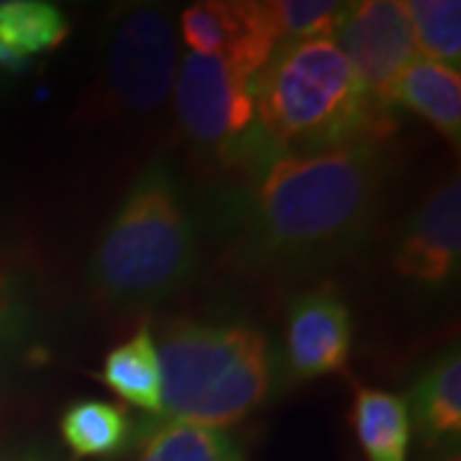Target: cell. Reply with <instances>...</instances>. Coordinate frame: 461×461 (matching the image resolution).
Returning a JSON list of instances; mask_svg holds the SVG:
<instances>
[{
	"label": "cell",
	"mask_w": 461,
	"mask_h": 461,
	"mask_svg": "<svg viewBox=\"0 0 461 461\" xmlns=\"http://www.w3.org/2000/svg\"><path fill=\"white\" fill-rule=\"evenodd\" d=\"M387 182V141L285 154L236 198L226 259L236 272L262 280L303 277L344 262L375 229Z\"/></svg>",
	"instance_id": "cell-1"
},
{
	"label": "cell",
	"mask_w": 461,
	"mask_h": 461,
	"mask_svg": "<svg viewBox=\"0 0 461 461\" xmlns=\"http://www.w3.org/2000/svg\"><path fill=\"white\" fill-rule=\"evenodd\" d=\"M198 264V221L172 165L159 157L144 167L103 226L85 280L103 308L141 311L182 293Z\"/></svg>",
	"instance_id": "cell-2"
},
{
	"label": "cell",
	"mask_w": 461,
	"mask_h": 461,
	"mask_svg": "<svg viewBox=\"0 0 461 461\" xmlns=\"http://www.w3.org/2000/svg\"><path fill=\"white\" fill-rule=\"evenodd\" d=\"M257 123L275 151L308 154L354 141H390L382 108L333 39L280 44L254 80Z\"/></svg>",
	"instance_id": "cell-3"
},
{
	"label": "cell",
	"mask_w": 461,
	"mask_h": 461,
	"mask_svg": "<svg viewBox=\"0 0 461 461\" xmlns=\"http://www.w3.org/2000/svg\"><path fill=\"white\" fill-rule=\"evenodd\" d=\"M154 344L165 420L223 430L259 411L277 379L269 336L249 321L169 318Z\"/></svg>",
	"instance_id": "cell-4"
},
{
	"label": "cell",
	"mask_w": 461,
	"mask_h": 461,
	"mask_svg": "<svg viewBox=\"0 0 461 461\" xmlns=\"http://www.w3.org/2000/svg\"><path fill=\"white\" fill-rule=\"evenodd\" d=\"M177 67V32L165 8L123 11L108 29L98 75L75 108V121L108 126L157 113L172 98Z\"/></svg>",
	"instance_id": "cell-5"
},
{
	"label": "cell",
	"mask_w": 461,
	"mask_h": 461,
	"mask_svg": "<svg viewBox=\"0 0 461 461\" xmlns=\"http://www.w3.org/2000/svg\"><path fill=\"white\" fill-rule=\"evenodd\" d=\"M177 129L203 157L223 169L257 177L280 159L257 123L254 80L241 77L218 57L187 54L172 87Z\"/></svg>",
	"instance_id": "cell-6"
},
{
	"label": "cell",
	"mask_w": 461,
	"mask_h": 461,
	"mask_svg": "<svg viewBox=\"0 0 461 461\" xmlns=\"http://www.w3.org/2000/svg\"><path fill=\"white\" fill-rule=\"evenodd\" d=\"M333 41L357 69L369 95L382 108H390V93L418 51L405 5L395 0L346 3Z\"/></svg>",
	"instance_id": "cell-7"
},
{
	"label": "cell",
	"mask_w": 461,
	"mask_h": 461,
	"mask_svg": "<svg viewBox=\"0 0 461 461\" xmlns=\"http://www.w3.org/2000/svg\"><path fill=\"white\" fill-rule=\"evenodd\" d=\"M180 36L190 54L218 57L247 80H257L280 47L272 14L257 0L193 3L182 11Z\"/></svg>",
	"instance_id": "cell-8"
},
{
	"label": "cell",
	"mask_w": 461,
	"mask_h": 461,
	"mask_svg": "<svg viewBox=\"0 0 461 461\" xmlns=\"http://www.w3.org/2000/svg\"><path fill=\"white\" fill-rule=\"evenodd\" d=\"M354 344L351 311L333 282H321L287 303L285 375L311 382L341 372Z\"/></svg>",
	"instance_id": "cell-9"
},
{
	"label": "cell",
	"mask_w": 461,
	"mask_h": 461,
	"mask_svg": "<svg viewBox=\"0 0 461 461\" xmlns=\"http://www.w3.org/2000/svg\"><path fill=\"white\" fill-rule=\"evenodd\" d=\"M461 262V182L444 180L400 233L393 267L402 280L441 287L456 280Z\"/></svg>",
	"instance_id": "cell-10"
},
{
	"label": "cell",
	"mask_w": 461,
	"mask_h": 461,
	"mask_svg": "<svg viewBox=\"0 0 461 461\" xmlns=\"http://www.w3.org/2000/svg\"><path fill=\"white\" fill-rule=\"evenodd\" d=\"M411 426L430 451L459 448L461 438V357L451 346L418 375L411 390Z\"/></svg>",
	"instance_id": "cell-11"
},
{
	"label": "cell",
	"mask_w": 461,
	"mask_h": 461,
	"mask_svg": "<svg viewBox=\"0 0 461 461\" xmlns=\"http://www.w3.org/2000/svg\"><path fill=\"white\" fill-rule=\"evenodd\" d=\"M69 36V18L50 0H0V72L23 75Z\"/></svg>",
	"instance_id": "cell-12"
},
{
	"label": "cell",
	"mask_w": 461,
	"mask_h": 461,
	"mask_svg": "<svg viewBox=\"0 0 461 461\" xmlns=\"http://www.w3.org/2000/svg\"><path fill=\"white\" fill-rule=\"evenodd\" d=\"M408 108L459 147L461 139V77L459 69L433 59H412L390 93V108Z\"/></svg>",
	"instance_id": "cell-13"
},
{
	"label": "cell",
	"mask_w": 461,
	"mask_h": 461,
	"mask_svg": "<svg viewBox=\"0 0 461 461\" xmlns=\"http://www.w3.org/2000/svg\"><path fill=\"white\" fill-rule=\"evenodd\" d=\"M41 329L39 277L16 249L0 247V372L16 362Z\"/></svg>",
	"instance_id": "cell-14"
},
{
	"label": "cell",
	"mask_w": 461,
	"mask_h": 461,
	"mask_svg": "<svg viewBox=\"0 0 461 461\" xmlns=\"http://www.w3.org/2000/svg\"><path fill=\"white\" fill-rule=\"evenodd\" d=\"M118 461H244V454L226 430L149 418Z\"/></svg>",
	"instance_id": "cell-15"
},
{
	"label": "cell",
	"mask_w": 461,
	"mask_h": 461,
	"mask_svg": "<svg viewBox=\"0 0 461 461\" xmlns=\"http://www.w3.org/2000/svg\"><path fill=\"white\" fill-rule=\"evenodd\" d=\"M351 429L366 461H408L412 438L411 412L408 402L395 393L357 387Z\"/></svg>",
	"instance_id": "cell-16"
},
{
	"label": "cell",
	"mask_w": 461,
	"mask_h": 461,
	"mask_svg": "<svg viewBox=\"0 0 461 461\" xmlns=\"http://www.w3.org/2000/svg\"><path fill=\"white\" fill-rule=\"evenodd\" d=\"M129 411L108 400H72L59 415V436L75 459L121 456L133 441Z\"/></svg>",
	"instance_id": "cell-17"
},
{
	"label": "cell",
	"mask_w": 461,
	"mask_h": 461,
	"mask_svg": "<svg viewBox=\"0 0 461 461\" xmlns=\"http://www.w3.org/2000/svg\"><path fill=\"white\" fill-rule=\"evenodd\" d=\"M103 384L126 405L151 412H162V366L149 326H139L129 341L108 351L103 372Z\"/></svg>",
	"instance_id": "cell-18"
},
{
	"label": "cell",
	"mask_w": 461,
	"mask_h": 461,
	"mask_svg": "<svg viewBox=\"0 0 461 461\" xmlns=\"http://www.w3.org/2000/svg\"><path fill=\"white\" fill-rule=\"evenodd\" d=\"M402 5L411 18L415 47L426 51V59L456 69L461 62L459 0H411Z\"/></svg>",
	"instance_id": "cell-19"
},
{
	"label": "cell",
	"mask_w": 461,
	"mask_h": 461,
	"mask_svg": "<svg viewBox=\"0 0 461 461\" xmlns=\"http://www.w3.org/2000/svg\"><path fill=\"white\" fill-rule=\"evenodd\" d=\"M280 44L305 39H333L344 18L346 3H313V0H269L267 3Z\"/></svg>",
	"instance_id": "cell-20"
},
{
	"label": "cell",
	"mask_w": 461,
	"mask_h": 461,
	"mask_svg": "<svg viewBox=\"0 0 461 461\" xmlns=\"http://www.w3.org/2000/svg\"><path fill=\"white\" fill-rule=\"evenodd\" d=\"M0 461H62V456L44 444H23L3 448Z\"/></svg>",
	"instance_id": "cell-21"
},
{
	"label": "cell",
	"mask_w": 461,
	"mask_h": 461,
	"mask_svg": "<svg viewBox=\"0 0 461 461\" xmlns=\"http://www.w3.org/2000/svg\"><path fill=\"white\" fill-rule=\"evenodd\" d=\"M436 461H461L459 448H451V451H441V454H438V459H436Z\"/></svg>",
	"instance_id": "cell-22"
}]
</instances>
